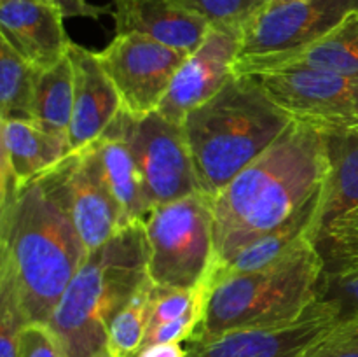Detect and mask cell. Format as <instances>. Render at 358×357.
<instances>
[{"instance_id": "cell-1", "label": "cell", "mask_w": 358, "mask_h": 357, "mask_svg": "<svg viewBox=\"0 0 358 357\" xmlns=\"http://www.w3.org/2000/svg\"><path fill=\"white\" fill-rule=\"evenodd\" d=\"M327 170L325 133L292 119L289 128L212 200L213 266L287 223L324 186Z\"/></svg>"}, {"instance_id": "cell-2", "label": "cell", "mask_w": 358, "mask_h": 357, "mask_svg": "<svg viewBox=\"0 0 358 357\" xmlns=\"http://www.w3.org/2000/svg\"><path fill=\"white\" fill-rule=\"evenodd\" d=\"M56 167L0 205V280L28 322H49L87 255Z\"/></svg>"}, {"instance_id": "cell-3", "label": "cell", "mask_w": 358, "mask_h": 357, "mask_svg": "<svg viewBox=\"0 0 358 357\" xmlns=\"http://www.w3.org/2000/svg\"><path fill=\"white\" fill-rule=\"evenodd\" d=\"M292 122L254 76L234 74L213 98L189 112L184 132L198 191L215 198Z\"/></svg>"}, {"instance_id": "cell-4", "label": "cell", "mask_w": 358, "mask_h": 357, "mask_svg": "<svg viewBox=\"0 0 358 357\" xmlns=\"http://www.w3.org/2000/svg\"><path fill=\"white\" fill-rule=\"evenodd\" d=\"M143 223L129 224L94 248L56 304L48 324L65 357H108V326L147 279Z\"/></svg>"}, {"instance_id": "cell-5", "label": "cell", "mask_w": 358, "mask_h": 357, "mask_svg": "<svg viewBox=\"0 0 358 357\" xmlns=\"http://www.w3.org/2000/svg\"><path fill=\"white\" fill-rule=\"evenodd\" d=\"M324 262L315 244L255 272L212 284L205 317L189 342H210L241 329L289 324L318 298Z\"/></svg>"}, {"instance_id": "cell-6", "label": "cell", "mask_w": 358, "mask_h": 357, "mask_svg": "<svg viewBox=\"0 0 358 357\" xmlns=\"http://www.w3.org/2000/svg\"><path fill=\"white\" fill-rule=\"evenodd\" d=\"M149 247L147 275L157 287L192 289L215 258L212 200L194 192L154 206L143 220Z\"/></svg>"}, {"instance_id": "cell-7", "label": "cell", "mask_w": 358, "mask_h": 357, "mask_svg": "<svg viewBox=\"0 0 358 357\" xmlns=\"http://www.w3.org/2000/svg\"><path fill=\"white\" fill-rule=\"evenodd\" d=\"M254 76L294 121L322 132L358 133V80L306 66L264 70Z\"/></svg>"}, {"instance_id": "cell-8", "label": "cell", "mask_w": 358, "mask_h": 357, "mask_svg": "<svg viewBox=\"0 0 358 357\" xmlns=\"http://www.w3.org/2000/svg\"><path fill=\"white\" fill-rule=\"evenodd\" d=\"M117 121L131 146L152 209L199 192L184 125L157 111L143 118L119 111Z\"/></svg>"}, {"instance_id": "cell-9", "label": "cell", "mask_w": 358, "mask_h": 357, "mask_svg": "<svg viewBox=\"0 0 358 357\" xmlns=\"http://www.w3.org/2000/svg\"><path fill=\"white\" fill-rule=\"evenodd\" d=\"M98 62L117 90L121 111L131 118L156 112L189 52L138 34H115Z\"/></svg>"}, {"instance_id": "cell-10", "label": "cell", "mask_w": 358, "mask_h": 357, "mask_svg": "<svg viewBox=\"0 0 358 357\" xmlns=\"http://www.w3.org/2000/svg\"><path fill=\"white\" fill-rule=\"evenodd\" d=\"M355 14L358 0H301L264 7L245 24L236 63L292 55L324 38Z\"/></svg>"}, {"instance_id": "cell-11", "label": "cell", "mask_w": 358, "mask_h": 357, "mask_svg": "<svg viewBox=\"0 0 358 357\" xmlns=\"http://www.w3.org/2000/svg\"><path fill=\"white\" fill-rule=\"evenodd\" d=\"M241 37L243 30L238 28L210 27L203 44L185 58L175 74L157 112L182 125L189 112L215 97L234 76Z\"/></svg>"}, {"instance_id": "cell-12", "label": "cell", "mask_w": 358, "mask_h": 357, "mask_svg": "<svg viewBox=\"0 0 358 357\" xmlns=\"http://www.w3.org/2000/svg\"><path fill=\"white\" fill-rule=\"evenodd\" d=\"M336 322L334 310L317 300L289 324L241 329L210 342H189L187 357H301Z\"/></svg>"}, {"instance_id": "cell-13", "label": "cell", "mask_w": 358, "mask_h": 357, "mask_svg": "<svg viewBox=\"0 0 358 357\" xmlns=\"http://www.w3.org/2000/svg\"><path fill=\"white\" fill-rule=\"evenodd\" d=\"M56 168L70 216L87 254L128 226L90 150L70 153Z\"/></svg>"}, {"instance_id": "cell-14", "label": "cell", "mask_w": 358, "mask_h": 357, "mask_svg": "<svg viewBox=\"0 0 358 357\" xmlns=\"http://www.w3.org/2000/svg\"><path fill=\"white\" fill-rule=\"evenodd\" d=\"M69 56L76 74L69 144L70 150L77 153L107 132L121 111V98L96 52L72 42Z\"/></svg>"}, {"instance_id": "cell-15", "label": "cell", "mask_w": 358, "mask_h": 357, "mask_svg": "<svg viewBox=\"0 0 358 357\" xmlns=\"http://www.w3.org/2000/svg\"><path fill=\"white\" fill-rule=\"evenodd\" d=\"M0 205L72 153L66 140L34 121H0Z\"/></svg>"}, {"instance_id": "cell-16", "label": "cell", "mask_w": 358, "mask_h": 357, "mask_svg": "<svg viewBox=\"0 0 358 357\" xmlns=\"http://www.w3.org/2000/svg\"><path fill=\"white\" fill-rule=\"evenodd\" d=\"M63 18V10L51 4L0 2V37L34 66L51 69L72 44Z\"/></svg>"}, {"instance_id": "cell-17", "label": "cell", "mask_w": 358, "mask_h": 357, "mask_svg": "<svg viewBox=\"0 0 358 357\" xmlns=\"http://www.w3.org/2000/svg\"><path fill=\"white\" fill-rule=\"evenodd\" d=\"M115 34H138L170 48L194 52L212 24L175 0H112Z\"/></svg>"}, {"instance_id": "cell-18", "label": "cell", "mask_w": 358, "mask_h": 357, "mask_svg": "<svg viewBox=\"0 0 358 357\" xmlns=\"http://www.w3.org/2000/svg\"><path fill=\"white\" fill-rule=\"evenodd\" d=\"M322 188L282 226L248 244L222 265L213 266L212 262V268H210L212 284L226 279V276L255 272V270L275 265L292 252L299 251L304 245L315 244L318 231H320Z\"/></svg>"}, {"instance_id": "cell-19", "label": "cell", "mask_w": 358, "mask_h": 357, "mask_svg": "<svg viewBox=\"0 0 358 357\" xmlns=\"http://www.w3.org/2000/svg\"><path fill=\"white\" fill-rule=\"evenodd\" d=\"M94 158L98 170L108 186L114 198L122 210L126 224L143 223L152 210L143 188L142 174L138 170L131 146L122 135L117 118L114 119L107 132L84 147Z\"/></svg>"}, {"instance_id": "cell-20", "label": "cell", "mask_w": 358, "mask_h": 357, "mask_svg": "<svg viewBox=\"0 0 358 357\" xmlns=\"http://www.w3.org/2000/svg\"><path fill=\"white\" fill-rule=\"evenodd\" d=\"M287 66H306L358 80V14L348 18L324 38L292 55L261 62L234 63V74L247 76Z\"/></svg>"}, {"instance_id": "cell-21", "label": "cell", "mask_w": 358, "mask_h": 357, "mask_svg": "<svg viewBox=\"0 0 358 357\" xmlns=\"http://www.w3.org/2000/svg\"><path fill=\"white\" fill-rule=\"evenodd\" d=\"M324 133L329 170L322 188L320 230L358 206V133Z\"/></svg>"}, {"instance_id": "cell-22", "label": "cell", "mask_w": 358, "mask_h": 357, "mask_svg": "<svg viewBox=\"0 0 358 357\" xmlns=\"http://www.w3.org/2000/svg\"><path fill=\"white\" fill-rule=\"evenodd\" d=\"M76 74L70 56L38 74L34 100V122L69 142L70 119L73 112Z\"/></svg>"}, {"instance_id": "cell-23", "label": "cell", "mask_w": 358, "mask_h": 357, "mask_svg": "<svg viewBox=\"0 0 358 357\" xmlns=\"http://www.w3.org/2000/svg\"><path fill=\"white\" fill-rule=\"evenodd\" d=\"M41 72L0 37V121H34L35 86Z\"/></svg>"}, {"instance_id": "cell-24", "label": "cell", "mask_w": 358, "mask_h": 357, "mask_svg": "<svg viewBox=\"0 0 358 357\" xmlns=\"http://www.w3.org/2000/svg\"><path fill=\"white\" fill-rule=\"evenodd\" d=\"M154 303V284L147 276L108 326V356L136 357L145 342Z\"/></svg>"}, {"instance_id": "cell-25", "label": "cell", "mask_w": 358, "mask_h": 357, "mask_svg": "<svg viewBox=\"0 0 358 357\" xmlns=\"http://www.w3.org/2000/svg\"><path fill=\"white\" fill-rule=\"evenodd\" d=\"M315 247L324 262V275L358 272V206L322 227Z\"/></svg>"}, {"instance_id": "cell-26", "label": "cell", "mask_w": 358, "mask_h": 357, "mask_svg": "<svg viewBox=\"0 0 358 357\" xmlns=\"http://www.w3.org/2000/svg\"><path fill=\"white\" fill-rule=\"evenodd\" d=\"M175 2L203 16L212 27L243 30L245 24L264 9L268 0H175Z\"/></svg>"}, {"instance_id": "cell-27", "label": "cell", "mask_w": 358, "mask_h": 357, "mask_svg": "<svg viewBox=\"0 0 358 357\" xmlns=\"http://www.w3.org/2000/svg\"><path fill=\"white\" fill-rule=\"evenodd\" d=\"M301 357H358V315L336 322Z\"/></svg>"}, {"instance_id": "cell-28", "label": "cell", "mask_w": 358, "mask_h": 357, "mask_svg": "<svg viewBox=\"0 0 358 357\" xmlns=\"http://www.w3.org/2000/svg\"><path fill=\"white\" fill-rule=\"evenodd\" d=\"M317 300L331 307L338 321L358 315V272L322 276Z\"/></svg>"}, {"instance_id": "cell-29", "label": "cell", "mask_w": 358, "mask_h": 357, "mask_svg": "<svg viewBox=\"0 0 358 357\" xmlns=\"http://www.w3.org/2000/svg\"><path fill=\"white\" fill-rule=\"evenodd\" d=\"M27 322L13 287L0 280V357H17L21 329Z\"/></svg>"}, {"instance_id": "cell-30", "label": "cell", "mask_w": 358, "mask_h": 357, "mask_svg": "<svg viewBox=\"0 0 358 357\" xmlns=\"http://www.w3.org/2000/svg\"><path fill=\"white\" fill-rule=\"evenodd\" d=\"M17 357H65L62 345L48 322H27L20 335Z\"/></svg>"}, {"instance_id": "cell-31", "label": "cell", "mask_w": 358, "mask_h": 357, "mask_svg": "<svg viewBox=\"0 0 358 357\" xmlns=\"http://www.w3.org/2000/svg\"><path fill=\"white\" fill-rule=\"evenodd\" d=\"M58 2L65 18L83 16L91 18V20H98L103 14H112V7L94 6V4L87 2V0H58Z\"/></svg>"}, {"instance_id": "cell-32", "label": "cell", "mask_w": 358, "mask_h": 357, "mask_svg": "<svg viewBox=\"0 0 358 357\" xmlns=\"http://www.w3.org/2000/svg\"><path fill=\"white\" fill-rule=\"evenodd\" d=\"M189 350L182 343H156V345L143 346L136 357H187Z\"/></svg>"}, {"instance_id": "cell-33", "label": "cell", "mask_w": 358, "mask_h": 357, "mask_svg": "<svg viewBox=\"0 0 358 357\" xmlns=\"http://www.w3.org/2000/svg\"><path fill=\"white\" fill-rule=\"evenodd\" d=\"M0 2H38V4H51V6H58V0H0ZM62 9V7H59Z\"/></svg>"}, {"instance_id": "cell-34", "label": "cell", "mask_w": 358, "mask_h": 357, "mask_svg": "<svg viewBox=\"0 0 358 357\" xmlns=\"http://www.w3.org/2000/svg\"><path fill=\"white\" fill-rule=\"evenodd\" d=\"M292 2H301V0H268V2H266V7H276V6H283V4H292Z\"/></svg>"}, {"instance_id": "cell-35", "label": "cell", "mask_w": 358, "mask_h": 357, "mask_svg": "<svg viewBox=\"0 0 358 357\" xmlns=\"http://www.w3.org/2000/svg\"><path fill=\"white\" fill-rule=\"evenodd\" d=\"M108 357H110V356H108Z\"/></svg>"}]
</instances>
